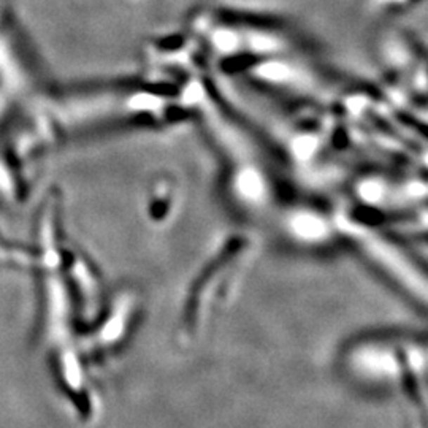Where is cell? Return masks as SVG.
<instances>
[{"mask_svg":"<svg viewBox=\"0 0 428 428\" xmlns=\"http://www.w3.org/2000/svg\"><path fill=\"white\" fill-rule=\"evenodd\" d=\"M351 367L362 373L363 380L375 382H390L406 375L405 354L396 356L387 344L368 343L356 347L351 354Z\"/></svg>","mask_w":428,"mask_h":428,"instance_id":"cell-1","label":"cell"}]
</instances>
